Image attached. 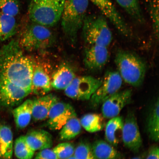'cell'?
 <instances>
[{"mask_svg":"<svg viewBox=\"0 0 159 159\" xmlns=\"http://www.w3.org/2000/svg\"><path fill=\"white\" fill-rule=\"evenodd\" d=\"M124 120L122 117L117 116L110 119L105 125V140L113 146H117L122 140Z\"/></svg>","mask_w":159,"mask_h":159,"instance_id":"18","label":"cell"},{"mask_svg":"<svg viewBox=\"0 0 159 159\" xmlns=\"http://www.w3.org/2000/svg\"><path fill=\"white\" fill-rule=\"evenodd\" d=\"M33 70L31 83V92L43 96L52 89V77L53 72L50 63L40 57H32Z\"/></svg>","mask_w":159,"mask_h":159,"instance_id":"7","label":"cell"},{"mask_svg":"<svg viewBox=\"0 0 159 159\" xmlns=\"http://www.w3.org/2000/svg\"><path fill=\"white\" fill-rule=\"evenodd\" d=\"M17 29L15 17L0 13V42L11 38L16 33Z\"/></svg>","mask_w":159,"mask_h":159,"instance_id":"25","label":"cell"},{"mask_svg":"<svg viewBox=\"0 0 159 159\" xmlns=\"http://www.w3.org/2000/svg\"><path fill=\"white\" fill-rule=\"evenodd\" d=\"M13 152L19 159H32L35 152L27 143L25 136H20L16 139L13 145Z\"/></svg>","mask_w":159,"mask_h":159,"instance_id":"28","label":"cell"},{"mask_svg":"<svg viewBox=\"0 0 159 159\" xmlns=\"http://www.w3.org/2000/svg\"><path fill=\"white\" fill-rule=\"evenodd\" d=\"M81 29L83 39L88 45L108 47L112 42V34L104 16L87 15Z\"/></svg>","mask_w":159,"mask_h":159,"instance_id":"6","label":"cell"},{"mask_svg":"<svg viewBox=\"0 0 159 159\" xmlns=\"http://www.w3.org/2000/svg\"><path fill=\"white\" fill-rule=\"evenodd\" d=\"M133 19L138 23L144 22L139 0H115Z\"/></svg>","mask_w":159,"mask_h":159,"instance_id":"27","label":"cell"},{"mask_svg":"<svg viewBox=\"0 0 159 159\" xmlns=\"http://www.w3.org/2000/svg\"><path fill=\"white\" fill-rule=\"evenodd\" d=\"M118 72L125 83L134 87L141 86L146 76V63L139 56L131 52L120 50L115 58Z\"/></svg>","mask_w":159,"mask_h":159,"instance_id":"2","label":"cell"},{"mask_svg":"<svg viewBox=\"0 0 159 159\" xmlns=\"http://www.w3.org/2000/svg\"><path fill=\"white\" fill-rule=\"evenodd\" d=\"M25 137L27 143L35 152L51 148L52 146V136L47 131L43 130L31 131L27 133Z\"/></svg>","mask_w":159,"mask_h":159,"instance_id":"17","label":"cell"},{"mask_svg":"<svg viewBox=\"0 0 159 159\" xmlns=\"http://www.w3.org/2000/svg\"><path fill=\"white\" fill-rule=\"evenodd\" d=\"M159 102L157 97L151 105L147 116L146 129L150 140L154 142L159 141Z\"/></svg>","mask_w":159,"mask_h":159,"instance_id":"20","label":"cell"},{"mask_svg":"<svg viewBox=\"0 0 159 159\" xmlns=\"http://www.w3.org/2000/svg\"><path fill=\"white\" fill-rule=\"evenodd\" d=\"M122 83V79L118 71H107L100 86L89 99L91 108H98L107 99L120 91Z\"/></svg>","mask_w":159,"mask_h":159,"instance_id":"8","label":"cell"},{"mask_svg":"<svg viewBox=\"0 0 159 159\" xmlns=\"http://www.w3.org/2000/svg\"><path fill=\"white\" fill-rule=\"evenodd\" d=\"M91 148L95 159H120L121 157L114 146L104 140L95 141L91 144Z\"/></svg>","mask_w":159,"mask_h":159,"instance_id":"22","label":"cell"},{"mask_svg":"<svg viewBox=\"0 0 159 159\" xmlns=\"http://www.w3.org/2000/svg\"><path fill=\"white\" fill-rule=\"evenodd\" d=\"M159 150L158 146L154 145L149 148L145 159H159Z\"/></svg>","mask_w":159,"mask_h":159,"instance_id":"33","label":"cell"},{"mask_svg":"<svg viewBox=\"0 0 159 159\" xmlns=\"http://www.w3.org/2000/svg\"><path fill=\"white\" fill-rule=\"evenodd\" d=\"M31 93L7 80L0 79V108L15 106Z\"/></svg>","mask_w":159,"mask_h":159,"instance_id":"13","label":"cell"},{"mask_svg":"<svg viewBox=\"0 0 159 159\" xmlns=\"http://www.w3.org/2000/svg\"><path fill=\"white\" fill-rule=\"evenodd\" d=\"M131 159H144V156H138L133 158Z\"/></svg>","mask_w":159,"mask_h":159,"instance_id":"34","label":"cell"},{"mask_svg":"<svg viewBox=\"0 0 159 159\" xmlns=\"http://www.w3.org/2000/svg\"><path fill=\"white\" fill-rule=\"evenodd\" d=\"M31 21L22 30L18 41L21 48L29 51L43 50L54 41L52 32L47 27Z\"/></svg>","mask_w":159,"mask_h":159,"instance_id":"5","label":"cell"},{"mask_svg":"<svg viewBox=\"0 0 159 159\" xmlns=\"http://www.w3.org/2000/svg\"><path fill=\"white\" fill-rule=\"evenodd\" d=\"M74 156L77 159H95L91 150V144L81 142L75 148Z\"/></svg>","mask_w":159,"mask_h":159,"instance_id":"31","label":"cell"},{"mask_svg":"<svg viewBox=\"0 0 159 159\" xmlns=\"http://www.w3.org/2000/svg\"><path fill=\"white\" fill-rule=\"evenodd\" d=\"M132 89L119 91L107 99L101 105V111L105 118L110 119L118 116L121 111L131 102Z\"/></svg>","mask_w":159,"mask_h":159,"instance_id":"14","label":"cell"},{"mask_svg":"<svg viewBox=\"0 0 159 159\" xmlns=\"http://www.w3.org/2000/svg\"><path fill=\"white\" fill-rule=\"evenodd\" d=\"M18 0H0V13L15 17L19 12Z\"/></svg>","mask_w":159,"mask_h":159,"instance_id":"29","label":"cell"},{"mask_svg":"<svg viewBox=\"0 0 159 159\" xmlns=\"http://www.w3.org/2000/svg\"><path fill=\"white\" fill-rule=\"evenodd\" d=\"M98 7L103 16L108 19L121 35L132 36V33L126 21L117 11L111 0H89Z\"/></svg>","mask_w":159,"mask_h":159,"instance_id":"11","label":"cell"},{"mask_svg":"<svg viewBox=\"0 0 159 159\" xmlns=\"http://www.w3.org/2000/svg\"><path fill=\"white\" fill-rule=\"evenodd\" d=\"M88 46L84 52V62L85 67L92 72L101 70L109 60L108 47L99 45Z\"/></svg>","mask_w":159,"mask_h":159,"instance_id":"15","label":"cell"},{"mask_svg":"<svg viewBox=\"0 0 159 159\" xmlns=\"http://www.w3.org/2000/svg\"><path fill=\"white\" fill-rule=\"evenodd\" d=\"M0 159H4V158H0Z\"/></svg>","mask_w":159,"mask_h":159,"instance_id":"36","label":"cell"},{"mask_svg":"<svg viewBox=\"0 0 159 159\" xmlns=\"http://www.w3.org/2000/svg\"><path fill=\"white\" fill-rule=\"evenodd\" d=\"M33 100L27 99L13 109L12 113L16 126L19 129L28 126L32 118Z\"/></svg>","mask_w":159,"mask_h":159,"instance_id":"21","label":"cell"},{"mask_svg":"<svg viewBox=\"0 0 159 159\" xmlns=\"http://www.w3.org/2000/svg\"><path fill=\"white\" fill-rule=\"evenodd\" d=\"M105 119L102 115L90 113L83 116L80 120L81 127L89 133H95L104 128Z\"/></svg>","mask_w":159,"mask_h":159,"instance_id":"24","label":"cell"},{"mask_svg":"<svg viewBox=\"0 0 159 159\" xmlns=\"http://www.w3.org/2000/svg\"><path fill=\"white\" fill-rule=\"evenodd\" d=\"M75 148L71 143L64 142L57 145L53 150L58 159H66L74 155Z\"/></svg>","mask_w":159,"mask_h":159,"instance_id":"30","label":"cell"},{"mask_svg":"<svg viewBox=\"0 0 159 159\" xmlns=\"http://www.w3.org/2000/svg\"><path fill=\"white\" fill-rule=\"evenodd\" d=\"M77 116L72 105L57 100L53 104L50 111L47 125L52 130H60L69 119Z\"/></svg>","mask_w":159,"mask_h":159,"instance_id":"12","label":"cell"},{"mask_svg":"<svg viewBox=\"0 0 159 159\" xmlns=\"http://www.w3.org/2000/svg\"><path fill=\"white\" fill-rule=\"evenodd\" d=\"M33 70L32 58L24 53L17 41H11L0 49V79L31 92Z\"/></svg>","mask_w":159,"mask_h":159,"instance_id":"1","label":"cell"},{"mask_svg":"<svg viewBox=\"0 0 159 159\" xmlns=\"http://www.w3.org/2000/svg\"><path fill=\"white\" fill-rule=\"evenodd\" d=\"M81 128L80 120L77 116L72 117L60 129V139L63 141L72 140L80 134Z\"/></svg>","mask_w":159,"mask_h":159,"instance_id":"26","label":"cell"},{"mask_svg":"<svg viewBox=\"0 0 159 159\" xmlns=\"http://www.w3.org/2000/svg\"><path fill=\"white\" fill-rule=\"evenodd\" d=\"M58 100L54 95L49 94L33 100L32 118L35 121H43L48 118L52 107Z\"/></svg>","mask_w":159,"mask_h":159,"instance_id":"16","label":"cell"},{"mask_svg":"<svg viewBox=\"0 0 159 159\" xmlns=\"http://www.w3.org/2000/svg\"><path fill=\"white\" fill-rule=\"evenodd\" d=\"M125 147L131 152L137 153L142 147V140L136 115L130 111L124 121L122 140Z\"/></svg>","mask_w":159,"mask_h":159,"instance_id":"10","label":"cell"},{"mask_svg":"<svg viewBox=\"0 0 159 159\" xmlns=\"http://www.w3.org/2000/svg\"><path fill=\"white\" fill-rule=\"evenodd\" d=\"M34 159H58L53 149H43L36 155Z\"/></svg>","mask_w":159,"mask_h":159,"instance_id":"32","label":"cell"},{"mask_svg":"<svg viewBox=\"0 0 159 159\" xmlns=\"http://www.w3.org/2000/svg\"><path fill=\"white\" fill-rule=\"evenodd\" d=\"M13 134L11 129L0 125V158L11 159L13 152Z\"/></svg>","mask_w":159,"mask_h":159,"instance_id":"23","label":"cell"},{"mask_svg":"<svg viewBox=\"0 0 159 159\" xmlns=\"http://www.w3.org/2000/svg\"><path fill=\"white\" fill-rule=\"evenodd\" d=\"M65 0H30L28 10L30 20L49 27L61 20Z\"/></svg>","mask_w":159,"mask_h":159,"instance_id":"4","label":"cell"},{"mask_svg":"<svg viewBox=\"0 0 159 159\" xmlns=\"http://www.w3.org/2000/svg\"><path fill=\"white\" fill-rule=\"evenodd\" d=\"M102 82V79L89 75L75 77L65 89V94L75 100H89Z\"/></svg>","mask_w":159,"mask_h":159,"instance_id":"9","label":"cell"},{"mask_svg":"<svg viewBox=\"0 0 159 159\" xmlns=\"http://www.w3.org/2000/svg\"><path fill=\"white\" fill-rule=\"evenodd\" d=\"M89 0H65L61 14L63 33L71 43L76 42L77 34L87 16Z\"/></svg>","mask_w":159,"mask_h":159,"instance_id":"3","label":"cell"},{"mask_svg":"<svg viewBox=\"0 0 159 159\" xmlns=\"http://www.w3.org/2000/svg\"><path fill=\"white\" fill-rule=\"evenodd\" d=\"M75 77L74 71L68 65H61L53 71L52 77V87L58 90H65Z\"/></svg>","mask_w":159,"mask_h":159,"instance_id":"19","label":"cell"},{"mask_svg":"<svg viewBox=\"0 0 159 159\" xmlns=\"http://www.w3.org/2000/svg\"><path fill=\"white\" fill-rule=\"evenodd\" d=\"M66 159H77V158H75L74 155H73V156L67 158Z\"/></svg>","mask_w":159,"mask_h":159,"instance_id":"35","label":"cell"}]
</instances>
